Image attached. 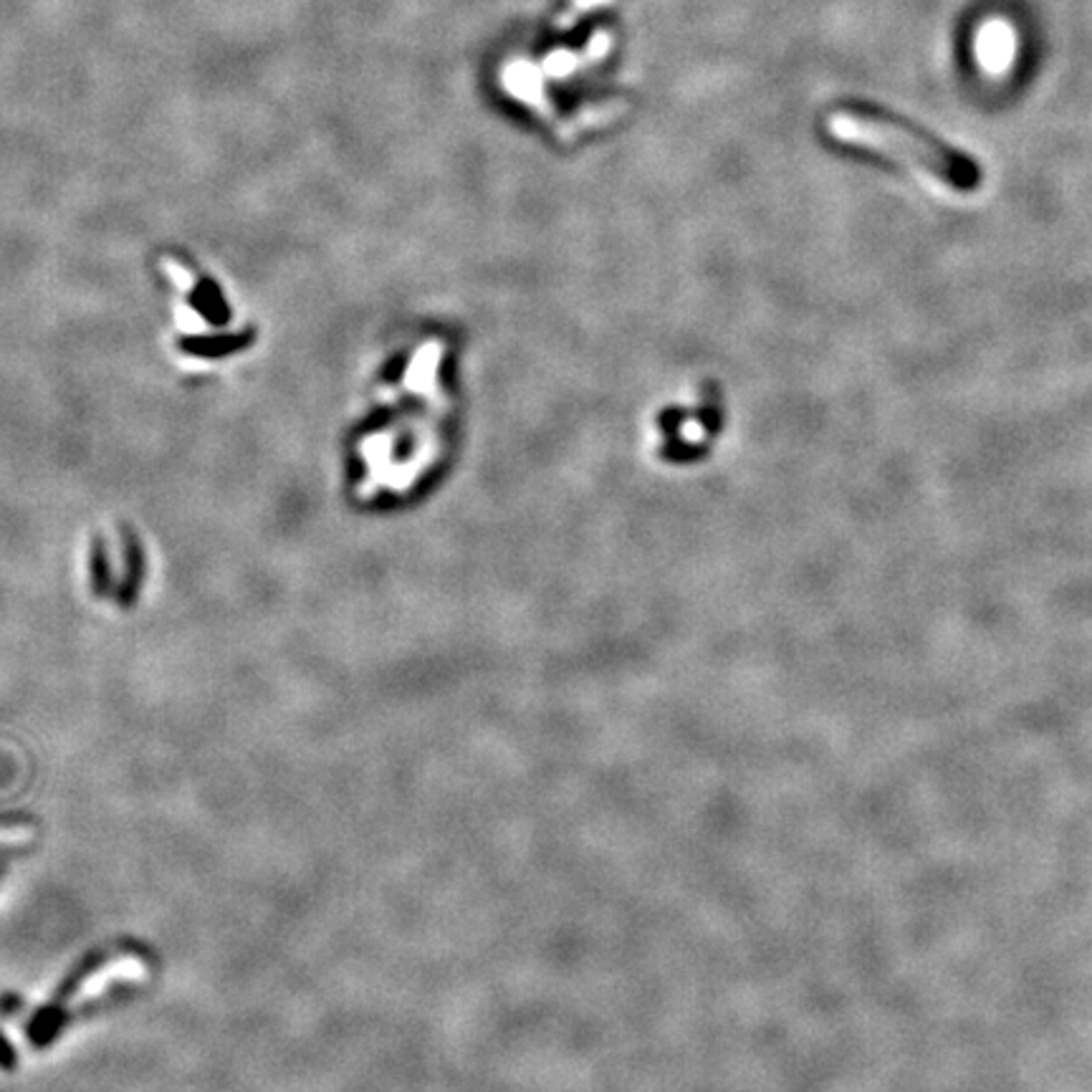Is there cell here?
<instances>
[{
	"instance_id": "cell-3",
	"label": "cell",
	"mask_w": 1092,
	"mask_h": 1092,
	"mask_svg": "<svg viewBox=\"0 0 1092 1092\" xmlns=\"http://www.w3.org/2000/svg\"><path fill=\"white\" fill-rule=\"evenodd\" d=\"M609 3H613V0H572L569 8L564 10L562 15H557L554 28H559V31H569V28H574V24L582 19V15L604 8V5H609Z\"/></svg>"
},
{
	"instance_id": "cell-2",
	"label": "cell",
	"mask_w": 1092,
	"mask_h": 1092,
	"mask_svg": "<svg viewBox=\"0 0 1092 1092\" xmlns=\"http://www.w3.org/2000/svg\"><path fill=\"white\" fill-rule=\"evenodd\" d=\"M609 48H613V38H609V33L597 31L595 38H592L590 46H587L585 52H564V48L562 52H554L552 56H547L541 69H544L549 76H559V78L572 76L576 74V71L587 69V66L602 59Z\"/></svg>"
},
{
	"instance_id": "cell-1",
	"label": "cell",
	"mask_w": 1092,
	"mask_h": 1092,
	"mask_svg": "<svg viewBox=\"0 0 1092 1092\" xmlns=\"http://www.w3.org/2000/svg\"><path fill=\"white\" fill-rule=\"evenodd\" d=\"M827 132L850 147L875 153L895 165L916 167L956 193H973L982 188L984 170L973 157L898 120L839 109L827 117Z\"/></svg>"
}]
</instances>
